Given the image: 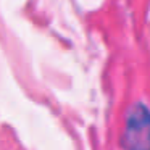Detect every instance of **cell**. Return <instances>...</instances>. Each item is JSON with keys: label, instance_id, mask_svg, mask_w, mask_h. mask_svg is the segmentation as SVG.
<instances>
[{"label": "cell", "instance_id": "obj_1", "mask_svg": "<svg viewBox=\"0 0 150 150\" xmlns=\"http://www.w3.org/2000/svg\"><path fill=\"white\" fill-rule=\"evenodd\" d=\"M126 150H150V110L137 103L127 111L124 131Z\"/></svg>", "mask_w": 150, "mask_h": 150}]
</instances>
